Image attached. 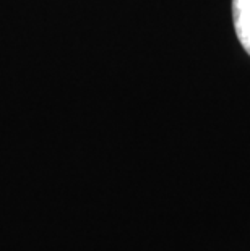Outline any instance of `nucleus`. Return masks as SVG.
<instances>
[{
  "label": "nucleus",
  "mask_w": 250,
  "mask_h": 251,
  "mask_svg": "<svg viewBox=\"0 0 250 251\" xmlns=\"http://www.w3.org/2000/svg\"><path fill=\"white\" fill-rule=\"evenodd\" d=\"M232 17L239 41L250 55V0H232Z\"/></svg>",
  "instance_id": "1"
}]
</instances>
